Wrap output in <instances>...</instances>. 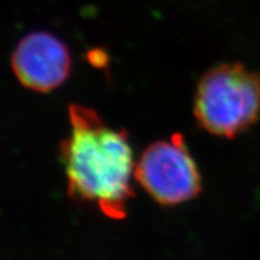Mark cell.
Segmentation results:
<instances>
[{
    "label": "cell",
    "instance_id": "obj_2",
    "mask_svg": "<svg viewBox=\"0 0 260 260\" xmlns=\"http://www.w3.org/2000/svg\"><path fill=\"white\" fill-rule=\"evenodd\" d=\"M194 116L203 129L233 139L260 117V74L242 63H222L207 70L194 95Z\"/></svg>",
    "mask_w": 260,
    "mask_h": 260
},
{
    "label": "cell",
    "instance_id": "obj_4",
    "mask_svg": "<svg viewBox=\"0 0 260 260\" xmlns=\"http://www.w3.org/2000/svg\"><path fill=\"white\" fill-rule=\"evenodd\" d=\"M16 79L25 88L47 93L65 82L71 57L63 41L47 31H32L19 40L11 56Z\"/></svg>",
    "mask_w": 260,
    "mask_h": 260
},
{
    "label": "cell",
    "instance_id": "obj_1",
    "mask_svg": "<svg viewBox=\"0 0 260 260\" xmlns=\"http://www.w3.org/2000/svg\"><path fill=\"white\" fill-rule=\"evenodd\" d=\"M70 132L60 144L68 194L77 203L96 206L111 219H123L134 195L133 151L125 130L107 125L81 105L69 106Z\"/></svg>",
    "mask_w": 260,
    "mask_h": 260
},
{
    "label": "cell",
    "instance_id": "obj_3",
    "mask_svg": "<svg viewBox=\"0 0 260 260\" xmlns=\"http://www.w3.org/2000/svg\"><path fill=\"white\" fill-rule=\"evenodd\" d=\"M134 177L155 203L175 206L201 191V177L183 135L151 144L135 164Z\"/></svg>",
    "mask_w": 260,
    "mask_h": 260
}]
</instances>
